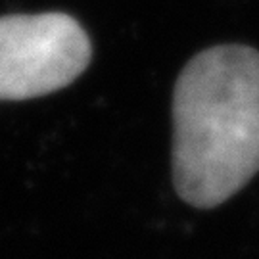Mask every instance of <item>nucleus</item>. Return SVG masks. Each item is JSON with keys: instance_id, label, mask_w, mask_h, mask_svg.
<instances>
[{"instance_id": "f257e3e1", "label": "nucleus", "mask_w": 259, "mask_h": 259, "mask_svg": "<svg viewBox=\"0 0 259 259\" xmlns=\"http://www.w3.org/2000/svg\"><path fill=\"white\" fill-rule=\"evenodd\" d=\"M259 171V52L221 45L196 54L173 93V181L196 207H215Z\"/></svg>"}, {"instance_id": "f03ea898", "label": "nucleus", "mask_w": 259, "mask_h": 259, "mask_svg": "<svg viewBox=\"0 0 259 259\" xmlns=\"http://www.w3.org/2000/svg\"><path fill=\"white\" fill-rule=\"evenodd\" d=\"M91 38L62 12L0 18V100H29L71 84L91 64Z\"/></svg>"}]
</instances>
